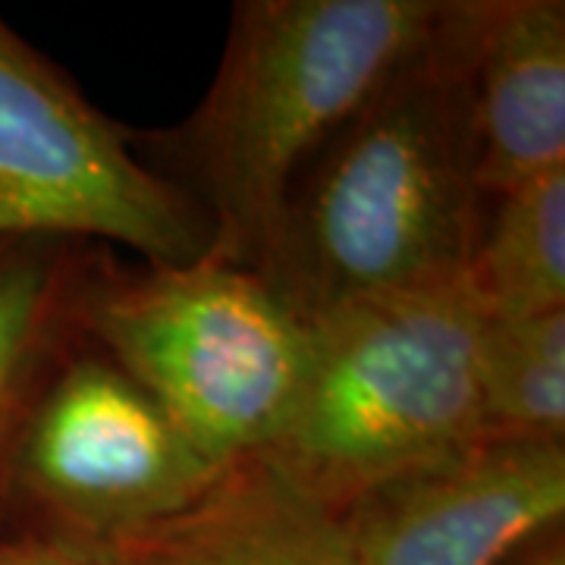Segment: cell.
<instances>
[{
  "label": "cell",
  "mask_w": 565,
  "mask_h": 565,
  "mask_svg": "<svg viewBox=\"0 0 565 565\" xmlns=\"http://www.w3.org/2000/svg\"><path fill=\"white\" fill-rule=\"evenodd\" d=\"M471 102L484 202L565 167L563 0H478Z\"/></svg>",
  "instance_id": "8"
},
{
  "label": "cell",
  "mask_w": 565,
  "mask_h": 565,
  "mask_svg": "<svg viewBox=\"0 0 565 565\" xmlns=\"http://www.w3.org/2000/svg\"><path fill=\"white\" fill-rule=\"evenodd\" d=\"M0 565H129L120 550L54 531H3Z\"/></svg>",
  "instance_id": "13"
},
{
  "label": "cell",
  "mask_w": 565,
  "mask_h": 565,
  "mask_svg": "<svg viewBox=\"0 0 565 565\" xmlns=\"http://www.w3.org/2000/svg\"><path fill=\"white\" fill-rule=\"evenodd\" d=\"M79 330L221 468L267 452L308 355V327L262 274L211 252L126 264L98 248Z\"/></svg>",
  "instance_id": "4"
},
{
  "label": "cell",
  "mask_w": 565,
  "mask_h": 565,
  "mask_svg": "<svg viewBox=\"0 0 565 565\" xmlns=\"http://www.w3.org/2000/svg\"><path fill=\"white\" fill-rule=\"evenodd\" d=\"M117 550L129 565H359L343 515L264 456L221 468L195 503Z\"/></svg>",
  "instance_id": "9"
},
{
  "label": "cell",
  "mask_w": 565,
  "mask_h": 565,
  "mask_svg": "<svg viewBox=\"0 0 565 565\" xmlns=\"http://www.w3.org/2000/svg\"><path fill=\"white\" fill-rule=\"evenodd\" d=\"M481 430L493 440L565 444V311L484 318Z\"/></svg>",
  "instance_id": "12"
},
{
  "label": "cell",
  "mask_w": 565,
  "mask_h": 565,
  "mask_svg": "<svg viewBox=\"0 0 565 565\" xmlns=\"http://www.w3.org/2000/svg\"><path fill=\"white\" fill-rule=\"evenodd\" d=\"M221 465L85 340L54 364L7 465L3 531L117 546L195 503Z\"/></svg>",
  "instance_id": "6"
},
{
  "label": "cell",
  "mask_w": 565,
  "mask_h": 565,
  "mask_svg": "<svg viewBox=\"0 0 565 565\" xmlns=\"http://www.w3.org/2000/svg\"><path fill=\"white\" fill-rule=\"evenodd\" d=\"M478 0L430 35L289 185L258 274L302 323L462 277L484 217L471 102Z\"/></svg>",
  "instance_id": "1"
},
{
  "label": "cell",
  "mask_w": 565,
  "mask_h": 565,
  "mask_svg": "<svg viewBox=\"0 0 565 565\" xmlns=\"http://www.w3.org/2000/svg\"><path fill=\"white\" fill-rule=\"evenodd\" d=\"M505 565H565V531H556L544 541L531 544L525 553H519Z\"/></svg>",
  "instance_id": "14"
},
{
  "label": "cell",
  "mask_w": 565,
  "mask_h": 565,
  "mask_svg": "<svg viewBox=\"0 0 565 565\" xmlns=\"http://www.w3.org/2000/svg\"><path fill=\"white\" fill-rule=\"evenodd\" d=\"M446 0H239L202 104L145 136L223 262L258 267L302 167L418 51Z\"/></svg>",
  "instance_id": "2"
},
{
  "label": "cell",
  "mask_w": 565,
  "mask_h": 565,
  "mask_svg": "<svg viewBox=\"0 0 565 565\" xmlns=\"http://www.w3.org/2000/svg\"><path fill=\"white\" fill-rule=\"evenodd\" d=\"M122 248L148 264H189L214 226L180 182L0 17V243Z\"/></svg>",
  "instance_id": "5"
},
{
  "label": "cell",
  "mask_w": 565,
  "mask_h": 565,
  "mask_svg": "<svg viewBox=\"0 0 565 565\" xmlns=\"http://www.w3.org/2000/svg\"><path fill=\"white\" fill-rule=\"evenodd\" d=\"M484 318L462 274L308 321L302 381L264 459L345 512L371 490L481 440Z\"/></svg>",
  "instance_id": "3"
},
{
  "label": "cell",
  "mask_w": 565,
  "mask_h": 565,
  "mask_svg": "<svg viewBox=\"0 0 565 565\" xmlns=\"http://www.w3.org/2000/svg\"><path fill=\"white\" fill-rule=\"evenodd\" d=\"M340 515L359 565H505L565 527V444L481 437Z\"/></svg>",
  "instance_id": "7"
},
{
  "label": "cell",
  "mask_w": 565,
  "mask_h": 565,
  "mask_svg": "<svg viewBox=\"0 0 565 565\" xmlns=\"http://www.w3.org/2000/svg\"><path fill=\"white\" fill-rule=\"evenodd\" d=\"M98 245L0 243V534L20 424L63 352L82 337L79 302Z\"/></svg>",
  "instance_id": "10"
},
{
  "label": "cell",
  "mask_w": 565,
  "mask_h": 565,
  "mask_svg": "<svg viewBox=\"0 0 565 565\" xmlns=\"http://www.w3.org/2000/svg\"><path fill=\"white\" fill-rule=\"evenodd\" d=\"M465 280L490 318L565 311V167L487 199Z\"/></svg>",
  "instance_id": "11"
}]
</instances>
